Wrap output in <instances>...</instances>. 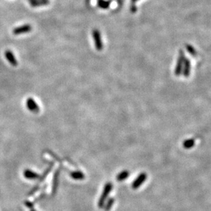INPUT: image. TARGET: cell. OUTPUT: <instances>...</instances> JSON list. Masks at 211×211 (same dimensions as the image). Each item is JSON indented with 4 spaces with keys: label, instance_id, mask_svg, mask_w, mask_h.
<instances>
[{
    "label": "cell",
    "instance_id": "603a6c76",
    "mask_svg": "<svg viewBox=\"0 0 211 211\" xmlns=\"http://www.w3.org/2000/svg\"><path fill=\"white\" fill-rule=\"evenodd\" d=\"M30 211H36L34 209H32L31 210H30Z\"/></svg>",
    "mask_w": 211,
    "mask_h": 211
},
{
    "label": "cell",
    "instance_id": "6da1fadb",
    "mask_svg": "<svg viewBox=\"0 0 211 211\" xmlns=\"http://www.w3.org/2000/svg\"><path fill=\"white\" fill-rule=\"evenodd\" d=\"M113 189V184L110 182H107L106 184H105L104 187V190L102 191V195L100 198L99 199L98 201V207L99 209H102L103 208L105 202L106 201V199L108 198V196L109 195V193L111 192V191Z\"/></svg>",
    "mask_w": 211,
    "mask_h": 211
},
{
    "label": "cell",
    "instance_id": "8fae6325",
    "mask_svg": "<svg viewBox=\"0 0 211 211\" xmlns=\"http://www.w3.org/2000/svg\"><path fill=\"white\" fill-rule=\"evenodd\" d=\"M70 176H71V178H73L74 180H84V177H85L84 174L80 171H75L71 172Z\"/></svg>",
    "mask_w": 211,
    "mask_h": 211
},
{
    "label": "cell",
    "instance_id": "d6986e66",
    "mask_svg": "<svg viewBox=\"0 0 211 211\" xmlns=\"http://www.w3.org/2000/svg\"><path fill=\"white\" fill-rule=\"evenodd\" d=\"M187 49H188V52H189L191 54H193V55H195V49H194L193 48H192V47H191V46H187Z\"/></svg>",
    "mask_w": 211,
    "mask_h": 211
},
{
    "label": "cell",
    "instance_id": "2e32d148",
    "mask_svg": "<svg viewBox=\"0 0 211 211\" xmlns=\"http://www.w3.org/2000/svg\"><path fill=\"white\" fill-rule=\"evenodd\" d=\"M190 72V62L188 59L184 60V75L185 76H188Z\"/></svg>",
    "mask_w": 211,
    "mask_h": 211
},
{
    "label": "cell",
    "instance_id": "ba28073f",
    "mask_svg": "<svg viewBox=\"0 0 211 211\" xmlns=\"http://www.w3.org/2000/svg\"><path fill=\"white\" fill-rule=\"evenodd\" d=\"M23 175L26 178L29 180H35L40 177V176H38V174L35 173L34 171L30 170V169H26L23 172Z\"/></svg>",
    "mask_w": 211,
    "mask_h": 211
},
{
    "label": "cell",
    "instance_id": "7402d4cb",
    "mask_svg": "<svg viewBox=\"0 0 211 211\" xmlns=\"http://www.w3.org/2000/svg\"><path fill=\"white\" fill-rule=\"evenodd\" d=\"M132 1L133 2H137V1H138V0H132Z\"/></svg>",
    "mask_w": 211,
    "mask_h": 211
},
{
    "label": "cell",
    "instance_id": "e0dca14e",
    "mask_svg": "<svg viewBox=\"0 0 211 211\" xmlns=\"http://www.w3.org/2000/svg\"><path fill=\"white\" fill-rule=\"evenodd\" d=\"M193 145H194V141L191 139L186 141L184 143V147L185 148H190L192 146H193Z\"/></svg>",
    "mask_w": 211,
    "mask_h": 211
},
{
    "label": "cell",
    "instance_id": "7a4b0ae2",
    "mask_svg": "<svg viewBox=\"0 0 211 211\" xmlns=\"http://www.w3.org/2000/svg\"><path fill=\"white\" fill-rule=\"evenodd\" d=\"M92 36L95 42V48L98 49V51H101L103 49V43L102 41V37H101V33L98 30L95 29L93 30L92 32Z\"/></svg>",
    "mask_w": 211,
    "mask_h": 211
},
{
    "label": "cell",
    "instance_id": "44dd1931",
    "mask_svg": "<svg viewBox=\"0 0 211 211\" xmlns=\"http://www.w3.org/2000/svg\"><path fill=\"white\" fill-rule=\"evenodd\" d=\"M45 194H44V193H43V194H41V195H39V196H38V198H37V199H36V200L34 202H33V203H34V202H38V200H40V199H41V198H43V197L44 196H45Z\"/></svg>",
    "mask_w": 211,
    "mask_h": 211
},
{
    "label": "cell",
    "instance_id": "9c48e42d",
    "mask_svg": "<svg viewBox=\"0 0 211 211\" xmlns=\"http://www.w3.org/2000/svg\"><path fill=\"white\" fill-rule=\"evenodd\" d=\"M49 0H31L30 1V4L33 7H39L42 5H45L49 4Z\"/></svg>",
    "mask_w": 211,
    "mask_h": 211
},
{
    "label": "cell",
    "instance_id": "9a60e30c",
    "mask_svg": "<svg viewBox=\"0 0 211 211\" xmlns=\"http://www.w3.org/2000/svg\"><path fill=\"white\" fill-rule=\"evenodd\" d=\"M53 166H54V163H52L51 165H49V167L46 169V171L45 172H44V173L42 175V176L39 177V182H42L43 180L46 178V177L48 176V175L49 174V172L51 171L53 167Z\"/></svg>",
    "mask_w": 211,
    "mask_h": 211
},
{
    "label": "cell",
    "instance_id": "5b68a950",
    "mask_svg": "<svg viewBox=\"0 0 211 211\" xmlns=\"http://www.w3.org/2000/svg\"><path fill=\"white\" fill-rule=\"evenodd\" d=\"M32 26L29 24H26L23 25V26H19L17 27H15V29L13 30V34L15 35H19L21 34H24V33H27L30 32L32 30Z\"/></svg>",
    "mask_w": 211,
    "mask_h": 211
},
{
    "label": "cell",
    "instance_id": "7c38bea8",
    "mask_svg": "<svg viewBox=\"0 0 211 211\" xmlns=\"http://www.w3.org/2000/svg\"><path fill=\"white\" fill-rule=\"evenodd\" d=\"M129 176H130V172L128 171L127 170L122 171L117 175V176H116V180H117V181L119 182H121L123 181V180L127 179V177H129Z\"/></svg>",
    "mask_w": 211,
    "mask_h": 211
},
{
    "label": "cell",
    "instance_id": "30bf717a",
    "mask_svg": "<svg viewBox=\"0 0 211 211\" xmlns=\"http://www.w3.org/2000/svg\"><path fill=\"white\" fill-rule=\"evenodd\" d=\"M184 54H183L182 52H180V55L179 57L178 61H177V65L176 66V74L177 76H178V75L180 73V71L182 70V63L184 62Z\"/></svg>",
    "mask_w": 211,
    "mask_h": 211
},
{
    "label": "cell",
    "instance_id": "3957f363",
    "mask_svg": "<svg viewBox=\"0 0 211 211\" xmlns=\"http://www.w3.org/2000/svg\"><path fill=\"white\" fill-rule=\"evenodd\" d=\"M26 106L30 112L34 113H38L40 111V108L37 102L32 98H29L26 100Z\"/></svg>",
    "mask_w": 211,
    "mask_h": 211
},
{
    "label": "cell",
    "instance_id": "ffe728a7",
    "mask_svg": "<svg viewBox=\"0 0 211 211\" xmlns=\"http://www.w3.org/2000/svg\"><path fill=\"white\" fill-rule=\"evenodd\" d=\"M38 186H37V187H34L31 191H30V193L28 194V195H33V194H34V193L36 192V191H38Z\"/></svg>",
    "mask_w": 211,
    "mask_h": 211
},
{
    "label": "cell",
    "instance_id": "52a82bcc",
    "mask_svg": "<svg viewBox=\"0 0 211 211\" xmlns=\"http://www.w3.org/2000/svg\"><path fill=\"white\" fill-rule=\"evenodd\" d=\"M59 175H60V169H58L55 171L54 176V179H53V186H52L53 195H55V193H56L57 188L58 186V180H59Z\"/></svg>",
    "mask_w": 211,
    "mask_h": 211
},
{
    "label": "cell",
    "instance_id": "8992f818",
    "mask_svg": "<svg viewBox=\"0 0 211 211\" xmlns=\"http://www.w3.org/2000/svg\"><path fill=\"white\" fill-rule=\"evenodd\" d=\"M5 57L8 60V62L11 65H13L14 66H16L18 65V61L16 60V58L14 55L13 53L11 52L10 50H6L5 52Z\"/></svg>",
    "mask_w": 211,
    "mask_h": 211
},
{
    "label": "cell",
    "instance_id": "4fadbf2b",
    "mask_svg": "<svg viewBox=\"0 0 211 211\" xmlns=\"http://www.w3.org/2000/svg\"><path fill=\"white\" fill-rule=\"evenodd\" d=\"M111 4V1H106V0H98V5L102 9H107L109 8Z\"/></svg>",
    "mask_w": 211,
    "mask_h": 211
},
{
    "label": "cell",
    "instance_id": "5bb4252c",
    "mask_svg": "<svg viewBox=\"0 0 211 211\" xmlns=\"http://www.w3.org/2000/svg\"><path fill=\"white\" fill-rule=\"evenodd\" d=\"M114 202H115V199L113 198H110V199H108V200L107 201L106 204H104V206L103 208H104V210L105 211H109L111 208L113 207Z\"/></svg>",
    "mask_w": 211,
    "mask_h": 211
},
{
    "label": "cell",
    "instance_id": "277c9868",
    "mask_svg": "<svg viewBox=\"0 0 211 211\" xmlns=\"http://www.w3.org/2000/svg\"><path fill=\"white\" fill-rule=\"evenodd\" d=\"M147 179V174L145 173H141L134 180V181L133 182L132 184V187L134 189H137L139 188L141 185H142Z\"/></svg>",
    "mask_w": 211,
    "mask_h": 211
},
{
    "label": "cell",
    "instance_id": "ac0fdd59",
    "mask_svg": "<svg viewBox=\"0 0 211 211\" xmlns=\"http://www.w3.org/2000/svg\"><path fill=\"white\" fill-rule=\"evenodd\" d=\"M25 205H26L27 207H28L29 209H32L33 206H34V203H32V202H30L29 201H26L25 202Z\"/></svg>",
    "mask_w": 211,
    "mask_h": 211
},
{
    "label": "cell",
    "instance_id": "cb8c5ba5",
    "mask_svg": "<svg viewBox=\"0 0 211 211\" xmlns=\"http://www.w3.org/2000/svg\"><path fill=\"white\" fill-rule=\"evenodd\" d=\"M29 1H31V0H29Z\"/></svg>",
    "mask_w": 211,
    "mask_h": 211
}]
</instances>
